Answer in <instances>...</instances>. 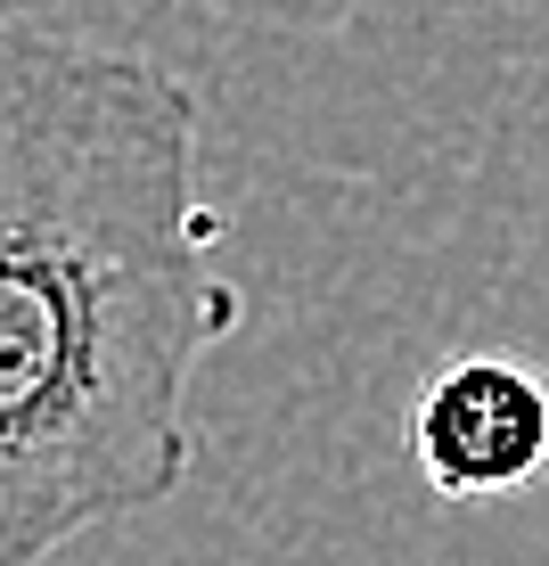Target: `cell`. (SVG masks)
I'll return each mask as SVG.
<instances>
[{
  "mask_svg": "<svg viewBox=\"0 0 549 566\" xmlns=\"http://www.w3.org/2000/svg\"><path fill=\"white\" fill-rule=\"evenodd\" d=\"M230 328L198 99L148 50L0 25V566L140 517L198 460L189 378Z\"/></svg>",
  "mask_w": 549,
  "mask_h": 566,
  "instance_id": "1",
  "label": "cell"
},
{
  "mask_svg": "<svg viewBox=\"0 0 549 566\" xmlns=\"http://www.w3.org/2000/svg\"><path fill=\"white\" fill-rule=\"evenodd\" d=\"M410 460L443 501H500L549 468V378L508 354H460L410 411Z\"/></svg>",
  "mask_w": 549,
  "mask_h": 566,
  "instance_id": "2",
  "label": "cell"
},
{
  "mask_svg": "<svg viewBox=\"0 0 549 566\" xmlns=\"http://www.w3.org/2000/svg\"><path fill=\"white\" fill-rule=\"evenodd\" d=\"M0 25H9V9H0Z\"/></svg>",
  "mask_w": 549,
  "mask_h": 566,
  "instance_id": "3",
  "label": "cell"
}]
</instances>
